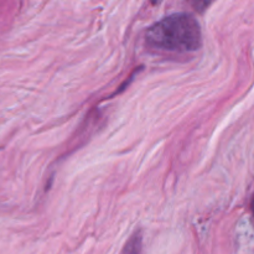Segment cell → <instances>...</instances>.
<instances>
[{"instance_id": "obj_1", "label": "cell", "mask_w": 254, "mask_h": 254, "mask_svg": "<svg viewBox=\"0 0 254 254\" xmlns=\"http://www.w3.org/2000/svg\"><path fill=\"white\" fill-rule=\"evenodd\" d=\"M145 45L158 54L183 55L195 52L202 45V34L197 20L188 12L169 15L149 27Z\"/></svg>"}, {"instance_id": "obj_2", "label": "cell", "mask_w": 254, "mask_h": 254, "mask_svg": "<svg viewBox=\"0 0 254 254\" xmlns=\"http://www.w3.org/2000/svg\"><path fill=\"white\" fill-rule=\"evenodd\" d=\"M252 207H253V211H254V200H253V205H252Z\"/></svg>"}]
</instances>
